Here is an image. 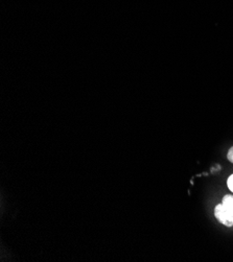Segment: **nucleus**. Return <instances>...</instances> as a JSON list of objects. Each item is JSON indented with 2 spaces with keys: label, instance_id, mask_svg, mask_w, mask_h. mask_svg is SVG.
Listing matches in <instances>:
<instances>
[{
  "label": "nucleus",
  "instance_id": "1",
  "mask_svg": "<svg viewBox=\"0 0 233 262\" xmlns=\"http://www.w3.org/2000/svg\"><path fill=\"white\" fill-rule=\"evenodd\" d=\"M215 216L222 225L228 228L233 227V215L229 212L228 209L223 204H219L216 206Z\"/></svg>",
  "mask_w": 233,
  "mask_h": 262
},
{
  "label": "nucleus",
  "instance_id": "2",
  "mask_svg": "<svg viewBox=\"0 0 233 262\" xmlns=\"http://www.w3.org/2000/svg\"><path fill=\"white\" fill-rule=\"evenodd\" d=\"M222 204L228 209L229 212L233 215V195L226 194L222 200Z\"/></svg>",
  "mask_w": 233,
  "mask_h": 262
},
{
  "label": "nucleus",
  "instance_id": "3",
  "mask_svg": "<svg viewBox=\"0 0 233 262\" xmlns=\"http://www.w3.org/2000/svg\"><path fill=\"white\" fill-rule=\"evenodd\" d=\"M227 185H228V188L229 190L233 193V174H231L228 180H227Z\"/></svg>",
  "mask_w": 233,
  "mask_h": 262
},
{
  "label": "nucleus",
  "instance_id": "4",
  "mask_svg": "<svg viewBox=\"0 0 233 262\" xmlns=\"http://www.w3.org/2000/svg\"><path fill=\"white\" fill-rule=\"evenodd\" d=\"M227 159L229 160V162L233 163V146L230 147V149L228 150V154H227Z\"/></svg>",
  "mask_w": 233,
  "mask_h": 262
}]
</instances>
